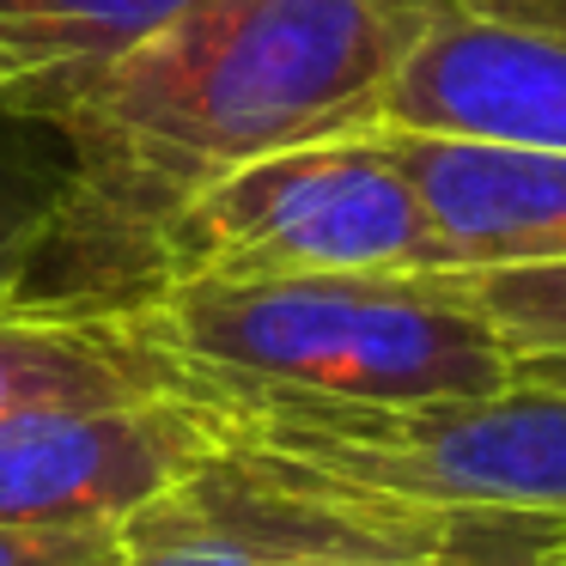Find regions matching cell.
Here are the masks:
<instances>
[{"label":"cell","mask_w":566,"mask_h":566,"mask_svg":"<svg viewBox=\"0 0 566 566\" xmlns=\"http://www.w3.org/2000/svg\"><path fill=\"white\" fill-rule=\"evenodd\" d=\"M189 0H0V104L62 116L128 43Z\"/></svg>","instance_id":"cell-11"},{"label":"cell","mask_w":566,"mask_h":566,"mask_svg":"<svg viewBox=\"0 0 566 566\" xmlns=\"http://www.w3.org/2000/svg\"><path fill=\"white\" fill-rule=\"evenodd\" d=\"M0 566H128L123 524H0Z\"/></svg>","instance_id":"cell-14"},{"label":"cell","mask_w":566,"mask_h":566,"mask_svg":"<svg viewBox=\"0 0 566 566\" xmlns=\"http://www.w3.org/2000/svg\"><path fill=\"white\" fill-rule=\"evenodd\" d=\"M432 524H366L220 451L213 469L123 530L128 566H371Z\"/></svg>","instance_id":"cell-7"},{"label":"cell","mask_w":566,"mask_h":566,"mask_svg":"<svg viewBox=\"0 0 566 566\" xmlns=\"http://www.w3.org/2000/svg\"><path fill=\"white\" fill-rule=\"evenodd\" d=\"M439 226L451 269L566 256V153L378 128Z\"/></svg>","instance_id":"cell-8"},{"label":"cell","mask_w":566,"mask_h":566,"mask_svg":"<svg viewBox=\"0 0 566 566\" xmlns=\"http://www.w3.org/2000/svg\"><path fill=\"white\" fill-rule=\"evenodd\" d=\"M244 469L371 524L560 517L566 359H517L488 396L420 408H323L274 396H196Z\"/></svg>","instance_id":"cell-3"},{"label":"cell","mask_w":566,"mask_h":566,"mask_svg":"<svg viewBox=\"0 0 566 566\" xmlns=\"http://www.w3.org/2000/svg\"><path fill=\"white\" fill-rule=\"evenodd\" d=\"M444 269L451 250L378 128L232 165L196 189L159 238V286Z\"/></svg>","instance_id":"cell-4"},{"label":"cell","mask_w":566,"mask_h":566,"mask_svg":"<svg viewBox=\"0 0 566 566\" xmlns=\"http://www.w3.org/2000/svg\"><path fill=\"white\" fill-rule=\"evenodd\" d=\"M74 201L80 165L62 123L0 104V311L92 305L74 262Z\"/></svg>","instance_id":"cell-10"},{"label":"cell","mask_w":566,"mask_h":566,"mask_svg":"<svg viewBox=\"0 0 566 566\" xmlns=\"http://www.w3.org/2000/svg\"><path fill=\"white\" fill-rule=\"evenodd\" d=\"M177 390L165 359L140 342L135 311L13 305L0 311V420L50 402H128Z\"/></svg>","instance_id":"cell-9"},{"label":"cell","mask_w":566,"mask_h":566,"mask_svg":"<svg viewBox=\"0 0 566 566\" xmlns=\"http://www.w3.org/2000/svg\"><path fill=\"white\" fill-rule=\"evenodd\" d=\"M457 7H488V13H517V19H554V25H566V0H457Z\"/></svg>","instance_id":"cell-15"},{"label":"cell","mask_w":566,"mask_h":566,"mask_svg":"<svg viewBox=\"0 0 566 566\" xmlns=\"http://www.w3.org/2000/svg\"><path fill=\"white\" fill-rule=\"evenodd\" d=\"M444 0H189L128 43L55 123L74 140L80 293L135 311L196 189L323 135L366 128Z\"/></svg>","instance_id":"cell-1"},{"label":"cell","mask_w":566,"mask_h":566,"mask_svg":"<svg viewBox=\"0 0 566 566\" xmlns=\"http://www.w3.org/2000/svg\"><path fill=\"white\" fill-rule=\"evenodd\" d=\"M444 281L500 329L512 359H566V256L444 269Z\"/></svg>","instance_id":"cell-12"},{"label":"cell","mask_w":566,"mask_h":566,"mask_svg":"<svg viewBox=\"0 0 566 566\" xmlns=\"http://www.w3.org/2000/svg\"><path fill=\"white\" fill-rule=\"evenodd\" d=\"M177 390L323 408H420L517 378L512 347L444 274L177 281L135 305Z\"/></svg>","instance_id":"cell-2"},{"label":"cell","mask_w":566,"mask_h":566,"mask_svg":"<svg viewBox=\"0 0 566 566\" xmlns=\"http://www.w3.org/2000/svg\"><path fill=\"white\" fill-rule=\"evenodd\" d=\"M366 128L566 153V25L444 0Z\"/></svg>","instance_id":"cell-6"},{"label":"cell","mask_w":566,"mask_h":566,"mask_svg":"<svg viewBox=\"0 0 566 566\" xmlns=\"http://www.w3.org/2000/svg\"><path fill=\"white\" fill-rule=\"evenodd\" d=\"M213 457V420L189 390L25 408L0 420V524H128Z\"/></svg>","instance_id":"cell-5"},{"label":"cell","mask_w":566,"mask_h":566,"mask_svg":"<svg viewBox=\"0 0 566 566\" xmlns=\"http://www.w3.org/2000/svg\"><path fill=\"white\" fill-rule=\"evenodd\" d=\"M371 566H566L560 517H439Z\"/></svg>","instance_id":"cell-13"}]
</instances>
